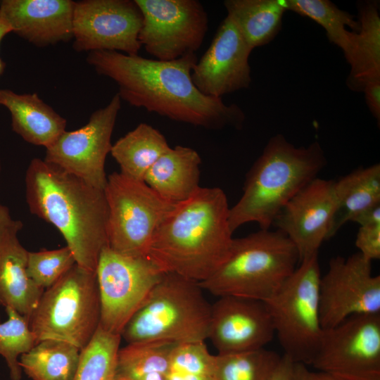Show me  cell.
Masks as SVG:
<instances>
[{
    "label": "cell",
    "instance_id": "9c48e42d",
    "mask_svg": "<svg viewBox=\"0 0 380 380\" xmlns=\"http://www.w3.org/2000/svg\"><path fill=\"white\" fill-rule=\"evenodd\" d=\"M108 206V247L134 257H146L154 233L176 203L160 196L144 181L114 172L103 190Z\"/></svg>",
    "mask_w": 380,
    "mask_h": 380
},
{
    "label": "cell",
    "instance_id": "f546056e",
    "mask_svg": "<svg viewBox=\"0 0 380 380\" xmlns=\"http://www.w3.org/2000/svg\"><path fill=\"white\" fill-rule=\"evenodd\" d=\"M122 337L100 326L80 351L73 380H115L117 357Z\"/></svg>",
    "mask_w": 380,
    "mask_h": 380
},
{
    "label": "cell",
    "instance_id": "4dcf8cb0",
    "mask_svg": "<svg viewBox=\"0 0 380 380\" xmlns=\"http://www.w3.org/2000/svg\"><path fill=\"white\" fill-rule=\"evenodd\" d=\"M277 353L255 350L216 355L215 380H267L279 362Z\"/></svg>",
    "mask_w": 380,
    "mask_h": 380
},
{
    "label": "cell",
    "instance_id": "7c38bea8",
    "mask_svg": "<svg viewBox=\"0 0 380 380\" xmlns=\"http://www.w3.org/2000/svg\"><path fill=\"white\" fill-rule=\"evenodd\" d=\"M310 365L348 380H380V314L353 315L324 329Z\"/></svg>",
    "mask_w": 380,
    "mask_h": 380
},
{
    "label": "cell",
    "instance_id": "6da1fadb",
    "mask_svg": "<svg viewBox=\"0 0 380 380\" xmlns=\"http://www.w3.org/2000/svg\"><path fill=\"white\" fill-rule=\"evenodd\" d=\"M87 62L100 75L118 86L121 100L172 120L209 129L242 127L245 114L222 98L203 94L191 72L196 53L172 61H160L114 51L89 52Z\"/></svg>",
    "mask_w": 380,
    "mask_h": 380
},
{
    "label": "cell",
    "instance_id": "e0dca14e",
    "mask_svg": "<svg viewBox=\"0 0 380 380\" xmlns=\"http://www.w3.org/2000/svg\"><path fill=\"white\" fill-rule=\"evenodd\" d=\"M251 51L235 23L227 15L193 68L194 85L203 94L215 98L248 88Z\"/></svg>",
    "mask_w": 380,
    "mask_h": 380
},
{
    "label": "cell",
    "instance_id": "4316f807",
    "mask_svg": "<svg viewBox=\"0 0 380 380\" xmlns=\"http://www.w3.org/2000/svg\"><path fill=\"white\" fill-rule=\"evenodd\" d=\"M80 350L62 341L44 340L20 357L23 371L33 380H73Z\"/></svg>",
    "mask_w": 380,
    "mask_h": 380
},
{
    "label": "cell",
    "instance_id": "8fae6325",
    "mask_svg": "<svg viewBox=\"0 0 380 380\" xmlns=\"http://www.w3.org/2000/svg\"><path fill=\"white\" fill-rule=\"evenodd\" d=\"M142 14L138 39L160 61L196 53L208 30V15L198 0H134Z\"/></svg>",
    "mask_w": 380,
    "mask_h": 380
},
{
    "label": "cell",
    "instance_id": "60d3db41",
    "mask_svg": "<svg viewBox=\"0 0 380 380\" xmlns=\"http://www.w3.org/2000/svg\"><path fill=\"white\" fill-rule=\"evenodd\" d=\"M1 160H0V172H1ZM15 220L11 218L9 209L0 204V234L5 229L10 227L15 223Z\"/></svg>",
    "mask_w": 380,
    "mask_h": 380
},
{
    "label": "cell",
    "instance_id": "f35d334b",
    "mask_svg": "<svg viewBox=\"0 0 380 380\" xmlns=\"http://www.w3.org/2000/svg\"><path fill=\"white\" fill-rule=\"evenodd\" d=\"M352 222L360 226L380 224V204L376 205L359 214Z\"/></svg>",
    "mask_w": 380,
    "mask_h": 380
},
{
    "label": "cell",
    "instance_id": "ac0fdd59",
    "mask_svg": "<svg viewBox=\"0 0 380 380\" xmlns=\"http://www.w3.org/2000/svg\"><path fill=\"white\" fill-rule=\"evenodd\" d=\"M334 182L314 179L284 205L273 222L293 243L300 262L318 254L328 240L336 205Z\"/></svg>",
    "mask_w": 380,
    "mask_h": 380
},
{
    "label": "cell",
    "instance_id": "5b68a950",
    "mask_svg": "<svg viewBox=\"0 0 380 380\" xmlns=\"http://www.w3.org/2000/svg\"><path fill=\"white\" fill-rule=\"evenodd\" d=\"M300 262L290 239L277 229L234 239L227 259L201 287L218 297L271 299Z\"/></svg>",
    "mask_w": 380,
    "mask_h": 380
},
{
    "label": "cell",
    "instance_id": "74e56055",
    "mask_svg": "<svg viewBox=\"0 0 380 380\" xmlns=\"http://www.w3.org/2000/svg\"><path fill=\"white\" fill-rule=\"evenodd\" d=\"M293 362L283 355L276 367L270 374L267 380H291Z\"/></svg>",
    "mask_w": 380,
    "mask_h": 380
},
{
    "label": "cell",
    "instance_id": "ffe728a7",
    "mask_svg": "<svg viewBox=\"0 0 380 380\" xmlns=\"http://www.w3.org/2000/svg\"><path fill=\"white\" fill-rule=\"evenodd\" d=\"M23 222L15 223L0 234V305L11 308L27 320L44 291L27 274L28 251L18 239Z\"/></svg>",
    "mask_w": 380,
    "mask_h": 380
},
{
    "label": "cell",
    "instance_id": "7a4b0ae2",
    "mask_svg": "<svg viewBox=\"0 0 380 380\" xmlns=\"http://www.w3.org/2000/svg\"><path fill=\"white\" fill-rule=\"evenodd\" d=\"M229 209L222 189L201 186L158 227L146 257L164 272L197 282L207 279L232 245Z\"/></svg>",
    "mask_w": 380,
    "mask_h": 380
},
{
    "label": "cell",
    "instance_id": "8992f818",
    "mask_svg": "<svg viewBox=\"0 0 380 380\" xmlns=\"http://www.w3.org/2000/svg\"><path fill=\"white\" fill-rule=\"evenodd\" d=\"M199 282L165 272L121 333L129 343L208 338L211 304Z\"/></svg>",
    "mask_w": 380,
    "mask_h": 380
},
{
    "label": "cell",
    "instance_id": "ba28073f",
    "mask_svg": "<svg viewBox=\"0 0 380 380\" xmlns=\"http://www.w3.org/2000/svg\"><path fill=\"white\" fill-rule=\"evenodd\" d=\"M317 255L302 260L277 293L265 302L284 355L306 365H311L324 331Z\"/></svg>",
    "mask_w": 380,
    "mask_h": 380
},
{
    "label": "cell",
    "instance_id": "d590c367",
    "mask_svg": "<svg viewBox=\"0 0 380 380\" xmlns=\"http://www.w3.org/2000/svg\"><path fill=\"white\" fill-rule=\"evenodd\" d=\"M291 380H348L336 375L323 372L310 370L303 363L294 362Z\"/></svg>",
    "mask_w": 380,
    "mask_h": 380
},
{
    "label": "cell",
    "instance_id": "d4e9b609",
    "mask_svg": "<svg viewBox=\"0 0 380 380\" xmlns=\"http://www.w3.org/2000/svg\"><path fill=\"white\" fill-rule=\"evenodd\" d=\"M170 148L159 130L141 122L113 144L110 153L121 173L144 181L147 171Z\"/></svg>",
    "mask_w": 380,
    "mask_h": 380
},
{
    "label": "cell",
    "instance_id": "3957f363",
    "mask_svg": "<svg viewBox=\"0 0 380 380\" xmlns=\"http://www.w3.org/2000/svg\"><path fill=\"white\" fill-rule=\"evenodd\" d=\"M25 182L30 213L60 232L77 265L96 272L101 251L108 246L103 190L38 158L30 161Z\"/></svg>",
    "mask_w": 380,
    "mask_h": 380
},
{
    "label": "cell",
    "instance_id": "d6a6232c",
    "mask_svg": "<svg viewBox=\"0 0 380 380\" xmlns=\"http://www.w3.org/2000/svg\"><path fill=\"white\" fill-rule=\"evenodd\" d=\"M76 264L67 246L55 250L28 251L27 274L39 288L47 289Z\"/></svg>",
    "mask_w": 380,
    "mask_h": 380
},
{
    "label": "cell",
    "instance_id": "cb8c5ba5",
    "mask_svg": "<svg viewBox=\"0 0 380 380\" xmlns=\"http://www.w3.org/2000/svg\"><path fill=\"white\" fill-rule=\"evenodd\" d=\"M224 5L252 50L276 37L289 10L287 0H226Z\"/></svg>",
    "mask_w": 380,
    "mask_h": 380
},
{
    "label": "cell",
    "instance_id": "1f68e13d",
    "mask_svg": "<svg viewBox=\"0 0 380 380\" xmlns=\"http://www.w3.org/2000/svg\"><path fill=\"white\" fill-rule=\"evenodd\" d=\"M8 319L0 324V355L4 357L12 380H20L23 369L19 357L37 343L29 322L16 310L6 308Z\"/></svg>",
    "mask_w": 380,
    "mask_h": 380
},
{
    "label": "cell",
    "instance_id": "30bf717a",
    "mask_svg": "<svg viewBox=\"0 0 380 380\" xmlns=\"http://www.w3.org/2000/svg\"><path fill=\"white\" fill-rule=\"evenodd\" d=\"M101 303L99 326L121 336L125 326L165 273L148 257L105 247L96 270Z\"/></svg>",
    "mask_w": 380,
    "mask_h": 380
},
{
    "label": "cell",
    "instance_id": "4fadbf2b",
    "mask_svg": "<svg viewBox=\"0 0 380 380\" xmlns=\"http://www.w3.org/2000/svg\"><path fill=\"white\" fill-rule=\"evenodd\" d=\"M319 300L324 330L353 315L380 314V276L372 274V262L359 252L333 257L320 278Z\"/></svg>",
    "mask_w": 380,
    "mask_h": 380
},
{
    "label": "cell",
    "instance_id": "ab89813d",
    "mask_svg": "<svg viewBox=\"0 0 380 380\" xmlns=\"http://www.w3.org/2000/svg\"><path fill=\"white\" fill-rule=\"evenodd\" d=\"M167 380H215V379L210 376L170 371L167 375Z\"/></svg>",
    "mask_w": 380,
    "mask_h": 380
},
{
    "label": "cell",
    "instance_id": "83f0119b",
    "mask_svg": "<svg viewBox=\"0 0 380 380\" xmlns=\"http://www.w3.org/2000/svg\"><path fill=\"white\" fill-rule=\"evenodd\" d=\"M357 54L347 84L349 88L362 91L369 80L380 78V18L377 3L367 1L359 8Z\"/></svg>",
    "mask_w": 380,
    "mask_h": 380
},
{
    "label": "cell",
    "instance_id": "5bb4252c",
    "mask_svg": "<svg viewBox=\"0 0 380 380\" xmlns=\"http://www.w3.org/2000/svg\"><path fill=\"white\" fill-rule=\"evenodd\" d=\"M121 99L115 94L103 108L96 110L88 122L73 131H65L46 148L44 160L104 190L107 183L106 159L112 148L111 137Z\"/></svg>",
    "mask_w": 380,
    "mask_h": 380
},
{
    "label": "cell",
    "instance_id": "277c9868",
    "mask_svg": "<svg viewBox=\"0 0 380 380\" xmlns=\"http://www.w3.org/2000/svg\"><path fill=\"white\" fill-rule=\"evenodd\" d=\"M326 164L317 141L296 147L281 134L270 138L246 175L241 198L229 209L231 230L249 222L270 229L284 205Z\"/></svg>",
    "mask_w": 380,
    "mask_h": 380
},
{
    "label": "cell",
    "instance_id": "44dd1931",
    "mask_svg": "<svg viewBox=\"0 0 380 380\" xmlns=\"http://www.w3.org/2000/svg\"><path fill=\"white\" fill-rule=\"evenodd\" d=\"M0 106L10 112L13 131L29 144L46 148L65 131L66 120L36 93L0 88Z\"/></svg>",
    "mask_w": 380,
    "mask_h": 380
},
{
    "label": "cell",
    "instance_id": "8d00e7d4",
    "mask_svg": "<svg viewBox=\"0 0 380 380\" xmlns=\"http://www.w3.org/2000/svg\"><path fill=\"white\" fill-rule=\"evenodd\" d=\"M362 91L365 94L366 103L376 120L380 121V78L368 81Z\"/></svg>",
    "mask_w": 380,
    "mask_h": 380
},
{
    "label": "cell",
    "instance_id": "d6986e66",
    "mask_svg": "<svg viewBox=\"0 0 380 380\" xmlns=\"http://www.w3.org/2000/svg\"><path fill=\"white\" fill-rule=\"evenodd\" d=\"M72 0H1L0 15L11 32L37 47L73 39Z\"/></svg>",
    "mask_w": 380,
    "mask_h": 380
},
{
    "label": "cell",
    "instance_id": "f1b7e54d",
    "mask_svg": "<svg viewBox=\"0 0 380 380\" xmlns=\"http://www.w3.org/2000/svg\"><path fill=\"white\" fill-rule=\"evenodd\" d=\"M177 343L149 342L129 343L120 348L115 380H138L153 373L170 372V354Z\"/></svg>",
    "mask_w": 380,
    "mask_h": 380
},
{
    "label": "cell",
    "instance_id": "b9f144b4",
    "mask_svg": "<svg viewBox=\"0 0 380 380\" xmlns=\"http://www.w3.org/2000/svg\"><path fill=\"white\" fill-rule=\"evenodd\" d=\"M11 32V29L3 17L0 15V46L4 38ZM6 63L0 57V75L4 72Z\"/></svg>",
    "mask_w": 380,
    "mask_h": 380
},
{
    "label": "cell",
    "instance_id": "2e32d148",
    "mask_svg": "<svg viewBox=\"0 0 380 380\" xmlns=\"http://www.w3.org/2000/svg\"><path fill=\"white\" fill-rule=\"evenodd\" d=\"M274 335L264 301L225 296L211 304L208 338L220 355L265 348Z\"/></svg>",
    "mask_w": 380,
    "mask_h": 380
},
{
    "label": "cell",
    "instance_id": "7402d4cb",
    "mask_svg": "<svg viewBox=\"0 0 380 380\" xmlns=\"http://www.w3.org/2000/svg\"><path fill=\"white\" fill-rule=\"evenodd\" d=\"M201 158L192 148H170L147 171L144 182L160 196L173 203L190 198L201 186Z\"/></svg>",
    "mask_w": 380,
    "mask_h": 380
},
{
    "label": "cell",
    "instance_id": "603a6c76",
    "mask_svg": "<svg viewBox=\"0 0 380 380\" xmlns=\"http://www.w3.org/2000/svg\"><path fill=\"white\" fill-rule=\"evenodd\" d=\"M336 210L328 239L346 222L363 211L380 204V165L360 167L334 182Z\"/></svg>",
    "mask_w": 380,
    "mask_h": 380
},
{
    "label": "cell",
    "instance_id": "836d02e7",
    "mask_svg": "<svg viewBox=\"0 0 380 380\" xmlns=\"http://www.w3.org/2000/svg\"><path fill=\"white\" fill-rule=\"evenodd\" d=\"M216 355L204 341L175 344L170 354V371L215 377Z\"/></svg>",
    "mask_w": 380,
    "mask_h": 380
},
{
    "label": "cell",
    "instance_id": "e575fe53",
    "mask_svg": "<svg viewBox=\"0 0 380 380\" xmlns=\"http://www.w3.org/2000/svg\"><path fill=\"white\" fill-rule=\"evenodd\" d=\"M359 253L367 260L380 258V224L360 226L355 239Z\"/></svg>",
    "mask_w": 380,
    "mask_h": 380
},
{
    "label": "cell",
    "instance_id": "484cf974",
    "mask_svg": "<svg viewBox=\"0 0 380 380\" xmlns=\"http://www.w3.org/2000/svg\"><path fill=\"white\" fill-rule=\"evenodd\" d=\"M288 9L319 24L329 41L340 47L352 68L357 54L360 25L354 16L328 0H287Z\"/></svg>",
    "mask_w": 380,
    "mask_h": 380
},
{
    "label": "cell",
    "instance_id": "52a82bcc",
    "mask_svg": "<svg viewBox=\"0 0 380 380\" xmlns=\"http://www.w3.org/2000/svg\"><path fill=\"white\" fill-rule=\"evenodd\" d=\"M100 317L96 273L75 264L44 291L29 326L37 343L62 341L81 351L97 330Z\"/></svg>",
    "mask_w": 380,
    "mask_h": 380
},
{
    "label": "cell",
    "instance_id": "9a60e30c",
    "mask_svg": "<svg viewBox=\"0 0 380 380\" xmlns=\"http://www.w3.org/2000/svg\"><path fill=\"white\" fill-rule=\"evenodd\" d=\"M142 14L134 0L75 1L73 49L77 52L114 51L138 55Z\"/></svg>",
    "mask_w": 380,
    "mask_h": 380
}]
</instances>
